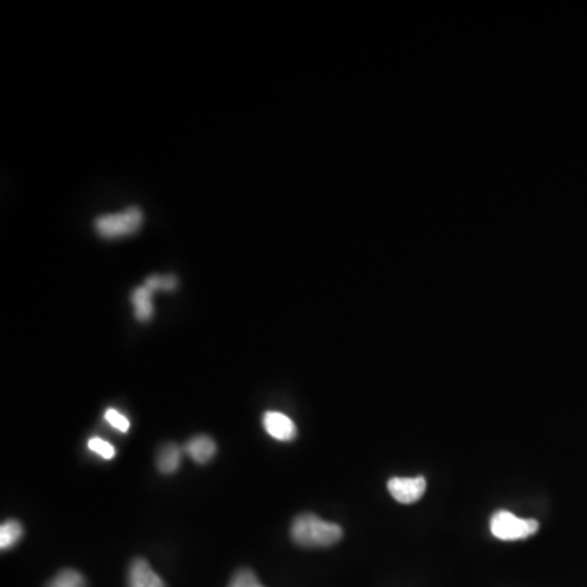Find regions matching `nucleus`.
<instances>
[{
	"label": "nucleus",
	"instance_id": "nucleus-1",
	"mask_svg": "<svg viewBox=\"0 0 587 587\" xmlns=\"http://www.w3.org/2000/svg\"><path fill=\"white\" fill-rule=\"evenodd\" d=\"M343 529L333 522L323 521L315 514H301L292 521L291 539L299 547L325 548L340 542Z\"/></svg>",
	"mask_w": 587,
	"mask_h": 587
},
{
	"label": "nucleus",
	"instance_id": "nucleus-2",
	"mask_svg": "<svg viewBox=\"0 0 587 587\" xmlns=\"http://www.w3.org/2000/svg\"><path fill=\"white\" fill-rule=\"evenodd\" d=\"M144 224V211L139 206H129L120 212L95 217L93 230L102 239H120L136 234Z\"/></svg>",
	"mask_w": 587,
	"mask_h": 587
},
{
	"label": "nucleus",
	"instance_id": "nucleus-3",
	"mask_svg": "<svg viewBox=\"0 0 587 587\" xmlns=\"http://www.w3.org/2000/svg\"><path fill=\"white\" fill-rule=\"evenodd\" d=\"M490 529L496 539L512 542V540L529 539L532 535L537 534L539 521L522 519L509 511H496L491 516Z\"/></svg>",
	"mask_w": 587,
	"mask_h": 587
},
{
	"label": "nucleus",
	"instance_id": "nucleus-4",
	"mask_svg": "<svg viewBox=\"0 0 587 587\" xmlns=\"http://www.w3.org/2000/svg\"><path fill=\"white\" fill-rule=\"evenodd\" d=\"M390 495L395 501L402 504H413L423 498L426 491V478L424 477H393L389 480Z\"/></svg>",
	"mask_w": 587,
	"mask_h": 587
},
{
	"label": "nucleus",
	"instance_id": "nucleus-5",
	"mask_svg": "<svg viewBox=\"0 0 587 587\" xmlns=\"http://www.w3.org/2000/svg\"><path fill=\"white\" fill-rule=\"evenodd\" d=\"M263 426H265L266 433L276 441L289 442L296 439V423L279 411H266L263 416Z\"/></svg>",
	"mask_w": 587,
	"mask_h": 587
},
{
	"label": "nucleus",
	"instance_id": "nucleus-6",
	"mask_svg": "<svg viewBox=\"0 0 587 587\" xmlns=\"http://www.w3.org/2000/svg\"><path fill=\"white\" fill-rule=\"evenodd\" d=\"M128 587H165V583L144 558H136L129 566Z\"/></svg>",
	"mask_w": 587,
	"mask_h": 587
},
{
	"label": "nucleus",
	"instance_id": "nucleus-7",
	"mask_svg": "<svg viewBox=\"0 0 587 587\" xmlns=\"http://www.w3.org/2000/svg\"><path fill=\"white\" fill-rule=\"evenodd\" d=\"M152 296H154V291H152L151 287L147 286V284L136 287V289L133 291V294H131L134 315H136V318L139 320V322H149V320L152 318V315H154Z\"/></svg>",
	"mask_w": 587,
	"mask_h": 587
},
{
	"label": "nucleus",
	"instance_id": "nucleus-8",
	"mask_svg": "<svg viewBox=\"0 0 587 587\" xmlns=\"http://www.w3.org/2000/svg\"><path fill=\"white\" fill-rule=\"evenodd\" d=\"M216 442L209 436H196L186 442L185 452L198 464H208L216 454Z\"/></svg>",
	"mask_w": 587,
	"mask_h": 587
},
{
	"label": "nucleus",
	"instance_id": "nucleus-9",
	"mask_svg": "<svg viewBox=\"0 0 587 587\" xmlns=\"http://www.w3.org/2000/svg\"><path fill=\"white\" fill-rule=\"evenodd\" d=\"M181 465V449L177 444H167V446L159 452L157 457V467L160 472L165 475L177 472Z\"/></svg>",
	"mask_w": 587,
	"mask_h": 587
},
{
	"label": "nucleus",
	"instance_id": "nucleus-10",
	"mask_svg": "<svg viewBox=\"0 0 587 587\" xmlns=\"http://www.w3.org/2000/svg\"><path fill=\"white\" fill-rule=\"evenodd\" d=\"M23 537V526L15 519L5 521L0 527V548L2 550H10L15 547Z\"/></svg>",
	"mask_w": 587,
	"mask_h": 587
},
{
	"label": "nucleus",
	"instance_id": "nucleus-11",
	"mask_svg": "<svg viewBox=\"0 0 587 587\" xmlns=\"http://www.w3.org/2000/svg\"><path fill=\"white\" fill-rule=\"evenodd\" d=\"M46 587H87V581L79 571L62 570L49 581Z\"/></svg>",
	"mask_w": 587,
	"mask_h": 587
},
{
	"label": "nucleus",
	"instance_id": "nucleus-12",
	"mask_svg": "<svg viewBox=\"0 0 587 587\" xmlns=\"http://www.w3.org/2000/svg\"><path fill=\"white\" fill-rule=\"evenodd\" d=\"M147 286L151 287L152 291L157 289H164V291H172L178 284V279L172 274H152L146 279Z\"/></svg>",
	"mask_w": 587,
	"mask_h": 587
},
{
	"label": "nucleus",
	"instance_id": "nucleus-13",
	"mask_svg": "<svg viewBox=\"0 0 587 587\" xmlns=\"http://www.w3.org/2000/svg\"><path fill=\"white\" fill-rule=\"evenodd\" d=\"M89 449L93 452V454L100 455L102 459H115V446H113V444H110V442L105 441V439H102V437H90Z\"/></svg>",
	"mask_w": 587,
	"mask_h": 587
},
{
	"label": "nucleus",
	"instance_id": "nucleus-14",
	"mask_svg": "<svg viewBox=\"0 0 587 587\" xmlns=\"http://www.w3.org/2000/svg\"><path fill=\"white\" fill-rule=\"evenodd\" d=\"M229 587H265L258 581L256 574L248 568H242L234 574V578L229 583Z\"/></svg>",
	"mask_w": 587,
	"mask_h": 587
},
{
	"label": "nucleus",
	"instance_id": "nucleus-15",
	"mask_svg": "<svg viewBox=\"0 0 587 587\" xmlns=\"http://www.w3.org/2000/svg\"><path fill=\"white\" fill-rule=\"evenodd\" d=\"M105 420L108 421L111 428H115L116 431H120V433H128L129 431V420L126 416L121 415L120 411L110 410L105 411Z\"/></svg>",
	"mask_w": 587,
	"mask_h": 587
}]
</instances>
